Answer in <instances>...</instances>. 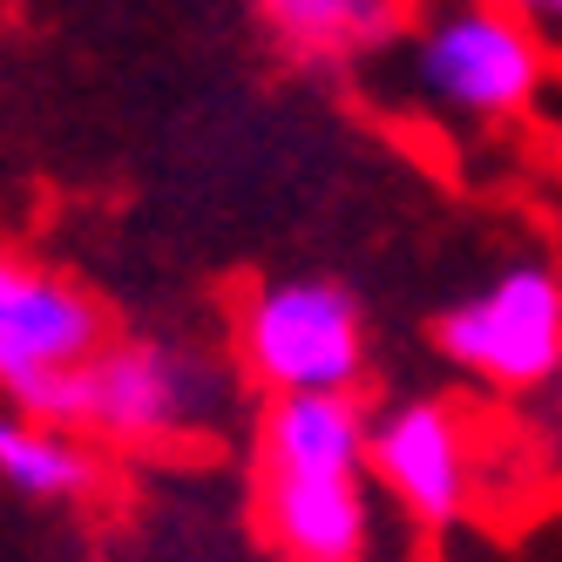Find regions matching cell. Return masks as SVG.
I'll return each instance as SVG.
<instances>
[{"label":"cell","mask_w":562,"mask_h":562,"mask_svg":"<svg viewBox=\"0 0 562 562\" xmlns=\"http://www.w3.org/2000/svg\"><path fill=\"white\" fill-rule=\"evenodd\" d=\"M0 481L27 502H82L95 495V454L82 448V434L27 420V414H0Z\"/></svg>","instance_id":"obj_9"},{"label":"cell","mask_w":562,"mask_h":562,"mask_svg":"<svg viewBox=\"0 0 562 562\" xmlns=\"http://www.w3.org/2000/svg\"><path fill=\"white\" fill-rule=\"evenodd\" d=\"M245 367L278 393H352L367 373V318L333 278H271L245 305Z\"/></svg>","instance_id":"obj_3"},{"label":"cell","mask_w":562,"mask_h":562,"mask_svg":"<svg viewBox=\"0 0 562 562\" xmlns=\"http://www.w3.org/2000/svg\"><path fill=\"white\" fill-rule=\"evenodd\" d=\"M367 468L386 481V495L427 529H448L474 495V454L461 420L440 400H407L367 427Z\"/></svg>","instance_id":"obj_6"},{"label":"cell","mask_w":562,"mask_h":562,"mask_svg":"<svg viewBox=\"0 0 562 562\" xmlns=\"http://www.w3.org/2000/svg\"><path fill=\"white\" fill-rule=\"evenodd\" d=\"M265 536L285 562H367V481L359 474H258Z\"/></svg>","instance_id":"obj_7"},{"label":"cell","mask_w":562,"mask_h":562,"mask_svg":"<svg viewBox=\"0 0 562 562\" xmlns=\"http://www.w3.org/2000/svg\"><path fill=\"white\" fill-rule=\"evenodd\" d=\"M542 34L508 0H461L414 48V89L454 123H508L542 95Z\"/></svg>","instance_id":"obj_2"},{"label":"cell","mask_w":562,"mask_h":562,"mask_svg":"<svg viewBox=\"0 0 562 562\" xmlns=\"http://www.w3.org/2000/svg\"><path fill=\"white\" fill-rule=\"evenodd\" d=\"M102 346V312L68 278L27 271L0 251V393L14 414L42 420L61 373H75Z\"/></svg>","instance_id":"obj_5"},{"label":"cell","mask_w":562,"mask_h":562,"mask_svg":"<svg viewBox=\"0 0 562 562\" xmlns=\"http://www.w3.org/2000/svg\"><path fill=\"white\" fill-rule=\"evenodd\" d=\"M508 8H515L521 21H529V27H536V21H549V27H562V0H508Z\"/></svg>","instance_id":"obj_11"},{"label":"cell","mask_w":562,"mask_h":562,"mask_svg":"<svg viewBox=\"0 0 562 562\" xmlns=\"http://www.w3.org/2000/svg\"><path fill=\"white\" fill-rule=\"evenodd\" d=\"M367 427L352 393H278L258 420V474H367Z\"/></svg>","instance_id":"obj_8"},{"label":"cell","mask_w":562,"mask_h":562,"mask_svg":"<svg viewBox=\"0 0 562 562\" xmlns=\"http://www.w3.org/2000/svg\"><path fill=\"white\" fill-rule=\"evenodd\" d=\"M434 339L481 386L529 393L562 373V278L549 265H508L440 312Z\"/></svg>","instance_id":"obj_4"},{"label":"cell","mask_w":562,"mask_h":562,"mask_svg":"<svg viewBox=\"0 0 562 562\" xmlns=\"http://www.w3.org/2000/svg\"><path fill=\"white\" fill-rule=\"evenodd\" d=\"M555 149H562V136H555Z\"/></svg>","instance_id":"obj_12"},{"label":"cell","mask_w":562,"mask_h":562,"mask_svg":"<svg viewBox=\"0 0 562 562\" xmlns=\"http://www.w3.org/2000/svg\"><path fill=\"white\" fill-rule=\"evenodd\" d=\"M231 407V386L196 346L177 339H115L95 346L75 373L55 380L42 420L68 434H102L123 448H164V440L204 434Z\"/></svg>","instance_id":"obj_1"},{"label":"cell","mask_w":562,"mask_h":562,"mask_svg":"<svg viewBox=\"0 0 562 562\" xmlns=\"http://www.w3.org/2000/svg\"><path fill=\"white\" fill-rule=\"evenodd\" d=\"M251 8L299 55H367L400 34V0H251Z\"/></svg>","instance_id":"obj_10"}]
</instances>
